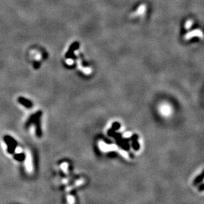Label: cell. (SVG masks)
Instances as JSON below:
<instances>
[{
    "label": "cell",
    "instance_id": "2",
    "mask_svg": "<svg viewBox=\"0 0 204 204\" xmlns=\"http://www.w3.org/2000/svg\"><path fill=\"white\" fill-rule=\"evenodd\" d=\"M194 36L199 37H200V38H203V32L202 31V30H200L199 29L194 30H193V31L190 32L189 33L187 34V35H186L185 37H184V38H185V39L188 40V39H191L192 37H194Z\"/></svg>",
    "mask_w": 204,
    "mask_h": 204
},
{
    "label": "cell",
    "instance_id": "3",
    "mask_svg": "<svg viewBox=\"0 0 204 204\" xmlns=\"http://www.w3.org/2000/svg\"><path fill=\"white\" fill-rule=\"evenodd\" d=\"M19 100H20V102H21V103L23 105H24L25 106H26L27 107H31L32 104H31V102H30V101L24 99V98H20Z\"/></svg>",
    "mask_w": 204,
    "mask_h": 204
},
{
    "label": "cell",
    "instance_id": "4",
    "mask_svg": "<svg viewBox=\"0 0 204 204\" xmlns=\"http://www.w3.org/2000/svg\"><path fill=\"white\" fill-rule=\"evenodd\" d=\"M204 178V172L202 173V174L200 175L199 177L198 178H196V179L195 180V182H194V183L195 184H197V183H199L200 182L202 181V180Z\"/></svg>",
    "mask_w": 204,
    "mask_h": 204
},
{
    "label": "cell",
    "instance_id": "6",
    "mask_svg": "<svg viewBox=\"0 0 204 204\" xmlns=\"http://www.w3.org/2000/svg\"><path fill=\"white\" fill-rule=\"evenodd\" d=\"M204 190V185L202 186L201 187H200V188H199V190Z\"/></svg>",
    "mask_w": 204,
    "mask_h": 204
},
{
    "label": "cell",
    "instance_id": "5",
    "mask_svg": "<svg viewBox=\"0 0 204 204\" xmlns=\"http://www.w3.org/2000/svg\"><path fill=\"white\" fill-rule=\"evenodd\" d=\"M193 24V21H191V20H190V21H188L186 22V25H185V28L186 29H188L190 28V27L192 26V25Z\"/></svg>",
    "mask_w": 204,
    "mask_h": 204
},
{
    "label": "cell",
    "instance_id": "1",
    "mask_svg": "<svg viewBox=\"0 0 204 204\" xmlns=\"http://www.w3.org/2000/svg\"><path fill=\"white\" fill-rule=\"evenodd\" d=\"M160 113H161L163 116L168 117L171 115L172 113V109L171 106L168 104H162L161 107H160Z\"/></svg>",
    "mask_w": 204,
    "mask_h": 204
}]
</instances>
